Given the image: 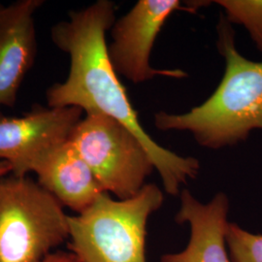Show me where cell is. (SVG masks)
Instances as JSON below:
<instances>
[{
	"instance_id": "obj_8",
	"label": "cell",
	"mask_w": 262,
	"mask_h": 262,
	"mask_svg": "<svg viewBox=\"0 0 262 262\" xmlns=\"http://www.w3.org/2000/svg\"><path fill=\"white\" fill-rule=\"evenodd\" d=\"M42 0H19L0 13V108L14 107L20 84L34 63V14Z\"/></svg>"
},
{
	"instance_id": "obj_7",
	"label": "cell",
	"mask_w": 262,
	"mask_h": 262,
	"mask_svg": "<svg viewBox=\"0 0 262 262\" xmlns=\"http://www.w3.org/2000/svg\"><path fill=\"white\" fill-rule=\"evenodd\" d=\"M82 113L76 107L49 108L0 120V161L9 163L12 175L26 177L42 155L69 140Z\"/></svg>"
},
{
	"instance_id": "obj_12",
	"label": "cell",
	"mask_w": 262,
	"mask_h": 262,
	"mask_svg": "<svg viewBox=\"0 0 262 262\" xmlns=\"http://www.w3.org/2000/svg\"><path fill=\"white\" fill-rule=\"evenodd\" d=\"M226 242L234 262H262V235L255 234L229 223Z\"/></svg>"
},
{
	"instance_id": "obj_2",
	"label": "cell",
	"mask_w": 262,
	"mask_h": 262,
	"mask_svg": "<svg viewBox=\"0 0 262 262\" xmlns=\"http://www.w3.org/2000/svg\"><path fill=\"white\" fill-rule=\"evenodd\" d=\"M217 31L225 70L214 94L188 112L155 115L160 130L189 131L199 145L210 149L236 145L252 131L262 129V61L250 60L238 52L227 19L222 18Z\"/></svg>"
},
{
	"instance_id": "obj_1",
	"label": "cell",
	"mask_w": 262,
	"mask_h": 262,
	"mask_svg": "<svg viewBox=\"0 0 262 262\" xmlns=\"http://www.w3.org/2000/svg\"><path fill=\"white\" fill-rule=\"evenodd\" d=\"M115 10L112 1L98 0L84 9L71 11L68 19L52 28L53 43L70 57V69L63 83L48 89V105L76 107L85 115L102 114L122 122L148 150L164 190L177 195L183 185L196 177L199 161L161 147L141 125L108 54L106 32L116 21Z\"/></svg>"
},
{
	"instance_id": "obj_9",
	"label": "cell",
	"mask_w": 262,
	"mask_h": 262,
	"mask_svg": "<svg viewBox=\"0 0 262 262\" xmlns=\"http://www.w3.org/2000/svg\"><path fill=\"white\" fill-rule=\"evenodd\" d=\"M228 212L229 200L224 192L202 203L183 190L176 222L189 225V240L184 250L163 254L160 262H234L226 242Z\"/></svg>"
},
{
	"instance_id": "obj_15",
	"label": "cell",
	"mask_w": 262,
	"mask_h": 262,
	"mask_svg": "<svg viewBox=\"0 0 262 262\" xmlns=\"http://www.w3.org/2000/svg\"><path fill=\"white\" fill-rule=\"evenodd\" d=\"M3 8H4V6H2V5L0 4V13H1V11H2V9H3Z\"/></svg>"
},
{
	"instance_id": "obj_14",
	"label": "cell",
	"mask_w": 262,
	"mask_h": 262,
	"mask_svg": "<svg viewBox=\"0 0 262 262\" xmlns=\"http://www.w3.org/2000/svg\"><path fill=\"white\" fill-rule=\"evenodd\" d=\"M12 173V166L7 161H0V180Z\"/></svg>"
},
{
	"instance_id": "obj_10",
	"label": "cell",
	"mask_w": 262,
	"mask_h": 262,
	"mask_svg": "<svg viewBox=\"0 0 262 262\" xmlns=\"http://www.w3.org/2000/svg\"><path fill=\"white\" fill-rule=\"evenodd\" d=\"M31 172L37 175L41 187L77 215L88 210L106 192L69 140L42 155Z\"/></svg>"
},
{
	"instance_id": "obj_3",
	"label": "cell",
	"mask_w": 262,
	"mask_h": 262,
	"mask_svg": "<svg viewBox=\"0 0 262 262\" xmlns=\"http://www.w3.org/2000/svg\"><path fill=\"white\" fill-rule=\"evenodd\" d=\"M163 201L154 184L127 199L105 192L83 213L68 216L70 252L80 262H147V225Z\"/></svg>"
},
{
	"instance_id": "obj_13",
	"label": "cell",
	"mask_w": 262,
	"mask_h": 262,
	"mask_svg": "<svg viewBox=\"0 0 262 262\" xmlns=\"http://www.w3.org/2000/svg\"><path fill=\"white\" fill-rule=\"evenodd\" d=\"M41 262H80L74 253L71 252H56L48 255Z\"/></svg>"
},
{
	"instance_id": "obj_5",
	"label": "cell",
	"mask_w": 262,
	"mask_h": 262,
	"mask_svg": "<svg viewBox=\"0 0 262 262\" xmlns=\"http://www.w3.org/2000/svg\"><path fill=\"white\" fill-rule=\"evenodd\" d=\"M69 141L107 193L118 199L134 196L155 165L139 138L122 122L102 114H86Z\"/></svg>"
},
{
	"instance_id": "obj_6",
	"label": "cell",
	"mask_w": 262,
	"mask_h": 262,
	"mask_svg": "<svg viewBox=\"0 0 262 262\" xmlns=\"http://www.w3.org/2000/svg\"><path fill=\"white\" fill-rule=\"evenodd\" d=\"M180 7L178 0H140L115 21L108 54L117 74L135 84L157 76L177 79L187 77V73L180 69H156L150 63V53L160 29Z\"/></svg>"
},
{
	"instance_id": "obj_11",
	"label": "cell",
	"mask_w": 262,
	"mask_h": 262,
	"mask_svg": "<svg viewBox=\"0 0 262 262\" xmlns=\"http://www.w3.org/2000/svg\"><path fill=\"white\" fill-rule=\"evenodd\" d=\"M225 11L226 19L239 24L248 30L257 50L262 53V1H215Z\"/></svg>"
},
{
	"instance_id": "obj_4",
	"label": "cell",
	"mask_w": 262,
	"mask_h": 262,
	"mask_svg": "<svg viewBox=\"0 0 262 262\" xmlns=\"http://www.w3.org/2000/svg\"><path fill=\"white\" fill-rule=\"evenodd\" d=\"M63 206L38 182L0 180V262H41L69 239Z\"/></svg>"
}]
</instances>
